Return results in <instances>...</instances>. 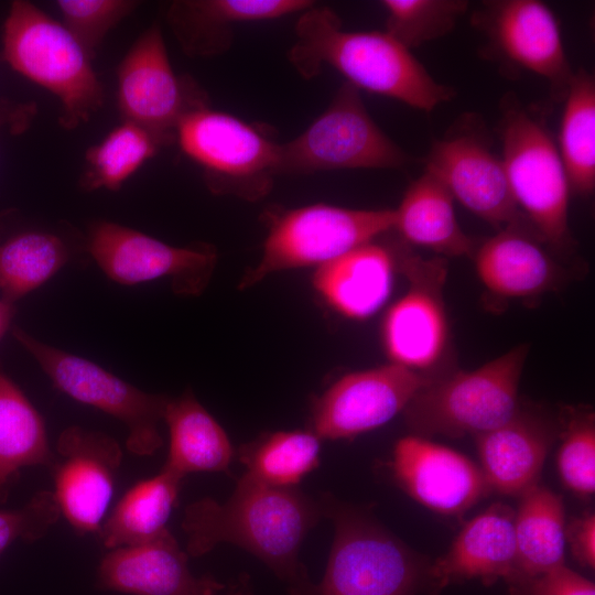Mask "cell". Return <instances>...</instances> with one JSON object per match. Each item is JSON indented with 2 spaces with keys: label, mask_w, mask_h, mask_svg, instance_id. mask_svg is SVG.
Returning <instances> with one entry per match:
<instances>
[{
  "label": "cell",
  "mask_w": 595,
  "mask_h": 595,
  "mask_svg": "<svg viewBox=\"0 0 595 595\" xmlns=\"http://www.w3.org/2000/svg\"><path fill=\"white\" fill-rule=\"evenodd\" d=\"M322 516L320 500L298 488L268 486L244 474L226 501L205 497L185 507V551L201 556L220 543L236 544L286 582L291 595H307L313 584L299 553Z\"/></svg>",
  "instance_id": "cell-1"
},
{
  "label": "cell",
  "mask_w": 595,
  "mask_h": 595,
  "mask_svg": "<svg viewBox=\"0 0 595 595\" xmlns=\"http://www.w3.org/2000/svg\"><path fill=\"white\" fill-rule=\"evenodd\" d=\"M295 35L288 58L306 79L328 65L358 89L423 111H432L455 94L387 32L343 30L339 18L327 7L312 6L301 12Z\"/></svg>",
  "instance_id": "cell-2"
},
{
  "label": "cell",
  "mask_w": 595,
  "mask_h": 595,
  "mask_svg": "<svg viewBox=\"0 0 595 595\" xmlns=\"http://www.w3.org/2000/svg\"><path fill=\"white\" fill-rule=\"evenodd\" d=\"M323 516L334 539L322 582L307 595H414L429 583L430 564L370 513L325 494Z\"/></svg>",
  "instance_id": "cell-3"
},
{
  "label": "cell",
  "mask_w": 595,
  "mask_h": 595,
  "mask_svg": "<svg viewBox=\"0 0 595 595\" xmlns=\"http://www.w3.org/2000/svg\"><path fill=\"white\" fill-rule=\"evenodd\" d=\"M2 60L61 101L58 122L75 129L104 105L91 61L64 25L33 3L15 0L3 23Z\"/></svg>",
  "instance_id": "cell-4"
},
{
  "label": "cell",
  "mask_w": 595,
  "mask_h": 595,
  "mask_svg": "<svg viewBox=\"0 0 595 595\" xmlns=\"http://www.w3.org/2000/svg\"><path fill=\"white\" fill-rule=\"evenodd\" d=\"M530 347L519 344L469 371L436 375L403 410L415 435H479L511 419Z\"/></svg>",
  "instance_id": "cell-5"
},
{
  "label": "cell",
  "mask_w": 595,
  "mask_h": 595,
  "mask_svg": "<svg viewBox=\"0 0 595 595\" xmlns=\"http://www.w3.org/2000/svg\"><path fill=\"white\" fill-rule=\"evenodd\" d=\"M501 161L519 210L553 253L571 255V187L550 133L527 110L511 105L501 121Z\"/></svg>",
  "instance_id": "cell-6"
},
{
  "label": "cell",
  "mask_w": 595,
  "mask_h": 595,
  "mask_svg": "<svg viewBox=\"0 0 595 595\" xmlns=\"http://www.w3.org/2000/svg\"><path fill=\"white\" fill-rule=\"evenodd\" d=\"M394 209H351L314 204L285 210L269 224L262 256L241 278L248 289L269 274L324 266L393 230Z\"/></svg>",
  "instance_id": "cell-7"
},
{
  "label": "cell",
  "mask_w": 595,
  "mask_h": 595,
  "mask_svg": "<svg viewBox=\"0 0 595 595\" xmlns=\"http://www.w3.org/2000/svg\"><path fill=\"white\" fill-rule=\"evenodd\" d=\"M176 141L203 169L212 193L255 202L271 191L280 144L261 128L205 107L180 121Z\"/></svg>",
  "instance_id": "cell-8"
},
{
  "label": "cell",
  "mask_w": 595,
  "mask_h": 595,
  "mask_svg": "<svg viewBox=\"0 0 595 595\" xmlns=\"http://www.w3.org/2000/svg\"><path fill=\"white\" fill-rule=\"evenodd\" d=\"M409 160L371 119L359 89L345 83L303 133L280 144L278 174L399 169Z\"/></svg>",
  "instance_id": "cell-9"
},
{
  "label": "cell",
  "mask_w": 595,
  "mask_h": 595,
  "mask_svg": "<svg viewBox=\"0 0 595 595\" xmlns=\"http://www.w3.org/2000/svg\"><path fill=\"white\" fill-rule=\"evenodd\" d=\"M12 334L56 389L122 422L131 453L152 456L162 446L159 423L170 397L144 392L97 364L44 344L19 327H13Z\"/></svg>",
  "instance_id": "cell-10"
},
{
  "label": "cell",
  "mask_w": 595,
  "mask_h": 595,
  "mask_svg": "<svg viewBox=\"0 0 595 595\" xmlns=\"http://www.w3.org/2000/svg\"><path fill=\"white\" fill-rule=\"evenodd\" d=\"M397 268L409 282L407 292L388 310L382 343L391 364L424 374L436 370L450 348L451 331L444 302L447 260L425 259L403 245L393 248Z\"/></svg>",
  "instance_id": "cell-11"
},
{
  "label": "cell",
  "mask_w": 595,
  "mask_h": 595,
  "mask_svg": "<svg viewBox=\"0 0 595 595\" xmlns=\"http://www.w3.org/2000/svg\"><path fill=\"white\" fill-rule=\"evenodd\" d=\"M117 102L123 121L156 137L164 147L188 113L208 107V97L190 76L174 73L159 23L133 43L117 71Z\"/></svg>",
  "instance_id": "cell-12"
},
{
  "label": "cell",
  "mask_w": 595,
  "mask_h": 595,
  "mask_svg": "<svg viewBox=\"0 0 595 595\" xmlns=\"http://www.w3.org/2000/svg\"><path fill=\"white\" fill-rule=\"evenodd\" d=\"M88 251L112 281L132 285L169 278L173 291L185 296L199 295L207 288L217 262L210 245L173 247L106 220L90 227Z\"/></svg>",
  "instance_id": "cell-13"
},
{
  "label": "cell",
  "mask_w": 595,
  "mask_h": 595,
  "mask_svg": "<svg viewBox=\"0 0 595 595\" xmlns=\"http://www.w3.org/2000/svg\"><path fill=\"white\" fill-rule=\"evenodd\" d=\"M435 376L391 363L348 374L314 400L311 431L321 440H339L375 430L403 412Z\"/></svg>",
  "instance_id": "cell-14"
},
{
  "label": "cell",
  "mask_w": 595,
  "mask_h": 595,
  "mask_svg": "<svg viewBox=\"0 0 595 595\" xmlns=\"http://www.w3.org/2000/svg\"><path fill=\"white\" fill-rule=\"evenodd\" d=\"M54 453L50 469L61 515L80 536L97 532L113 495L120 445L104 432L72 425L60 434Z\"/></svg>",
  "instance_id": "cell-15"
},
{
  "label": "cell",
  "mask_w": 595,
  "mask_h": 595,
  "mask_svg": "<svg viewBox=\"0 0 595 595\" xmlns=\"http://www.w3.org/2000/svg\"><path fill=\"white\" fill-rule=\"evenodd\" d=\"M474 23L507 62L545 78L555 97H565L574 73L548 6L537 0L489 1L474 14Z\"/></svg>",
  "instance_id": "cell-16"
},
{
  "label": "cell",
  "mask_w": 595,
  "mask_h": 595,
  "mask_svg": "<svg viewBox=\"0 0 595 595\" xmlns=\"http://www.w3.org/2000/svg\"><path fill=\"white\" fill-rule=\"evenodd\" d=\"M434 175L465 208L498 230L529 224L519 210L501 159L480 139L455 134L437 140L426 158Z\"/></svg>",
  "instance_id": "cell-17"
},
{
  "label": "cell",
  "mask_w": 595,
  "mask_h": 595,
  "mask_svg": "<svg viewBox=\"0 0 595 595\" xmlns=\"http://www.w3.org/2000/svg\"><path fill=\"white\" fill-rule=\"evenodd\" d=\"M391 467L413 499L440 513H462L490 491L468 457L415 434L397 442Z\"/></svg>",
  "instance_id": "cell-18"
},
{
  "label": "cell",
  "mask_w": 595,
  "mask_h": 595,
  "mask_svg": "<svg viewBox=\"0 0 595 595\" xmlns=\"http://www.w3.org/2000/svg\"><path fill=\"white\" fill-rule=\"evenodd\" d=\"M187 560L166 528L142 543L110 550L97 567L96 586L131 595H216L225 588L210 575H193Z\"/></svg>",
  "instance_id": "cell-19"
},
{
  "label": "cell",
  "mask_w": 595,
  "mask_h": 595,
  "mask_svg": "<svg viewBox=\"0 0 595 595\" xmlns=\"http://www.w3.org/2000/svg\"><path fill=\"white\" fill-rule=\"evenodd\" d=\"M527 223L508 226L472 255L476 274L493 298L530 300L560 288L564 268ZM551 251V250H550Z\"/></svg>",
  "instance_id": "cell-20"
},
{
  "label": "cell",
  "mask_w": 595,
  "mask_h": 595,
  "mask_svg": "<svg viewBox=\"0 0 595 595\" xmlns=\"http://www.w3.org/2000/svg\"><path fill=\"white\" fill-rule=\"evenodd\" d=\"M515 510L495 504L468 521L448 551L430 564L429 584L440 591L453 582L482 578L511 581L515 572Z\"/></svg>",
  "instance_id": "cell-21"
},
{
  "label": "cell",
  "mask_w": 595,
  "mask_h": 595,
  "mask_svg": "<svg viewBox=\"0 0 595 595\" xmlns=\"http://www.w3.org/2000/svg\"><path fill=\"white\" fill-rule=\"evenodd\" d=\"M554 433L549 419L519 407L507 422L476 435L480 469L490 490L520 496L538 484Z\"/></svg>",
  "instance_id": "cell-22"
},
{
  "label": "cell",
  "mask_w": 595,
  "mask_h": 595,
  "mask_svg": "<svg viewBox=\"0 0 595 595\" xmlns=\"http://www.w3.org/2000/svg\"><path fill=\"white\" fill-rule=\"evenodd\" d=\"M313 3L309 0H182L170 6L166 20L187 55L209 57L230 47L236 24L303 12Z\"/></svg>",
  "instance_id": "cell-23"
},
{
  "label": "cell",
  "mask_w": 595,
  "mask_h": 595,
  "mask_svg": "<svg viewBox=\"0 0 595 595\" xmlns=\"http://www.w3.org/2000/svg\"><path fill=\"white\" fill-rule=\"evenodd\" d=\"M396 269L393 248L370 241L318 267L313 285L339 314L366 320L389 299Z\"/></svg>",
  "instance_id": "cell-24"
},
{
  "label": "cell",
  "mask_w": 595,
  "mask_h": 595,
  "mask_svg": "<svg viewBox=\"0 0 595 595\" xmlns=\"http://www.w3.org/2000/svg\"><path fill=\"white\" fill-rule=\"evenodd\" d=\"M454 198L431 173H424L407 188L394 209V226L402 242L433 250L441 257H472L476 245L461 228Z\"/></svg>",
  "instance_id": "cell-25"
},
{
  "label": "cell",
  "mask_w": 595,
  "mask_h": 595,
  "mask_svg": "<svg viewBox=\"0 0 595 595\" xmlns=\"http://www.w3.org/2000/svg\"><path fill=\"white\" fill-rule=\"evenodd\" d=\"M515 511V572L512 589L564 564L565 524L560 496L536 484L520 495Z\"/></svg>",
  "instance_id": "cell-26"
},
{
  "label": "cell",
  "mask_w": 595,
  "mask_h": 595,
  "mask_svg": "<svg viewBox=\"0 0 595 595\" xmlns=\"http://www.w3.org/2000/svg\"><path fill=\"white\" fill-rule=\"evenodd\" d=\"M163 420L170 447L162 468L182 479L195 472H228L234 456L231 443L191 391L169 399Z\"/></svg>",
  "instance_id": "cell-27"
},
{
  "label": "cell",
  "mask_w": 595,
  "mask_h": 595,
  "mask_svg": "<svg viewBox=\"0 0 595 595\" xmlns=\"http://www.w3.org/2000/svg\"><path fill=\"white\" fill-rule=\"evenodd\" d=\"M51 450L43 418L20 388L0 371V506L32 466L51 468Z\"/></svg>",
  "instance_id": "cell-28"
},
{
  "label": "cell",
  "mask_w": 595,
  "mask_h": 595,
  "mask_svg": "<svg viewBox=\"0 0 595 595\" xmlns=\"http://www.w3.org/2000/svg\"><path fill=\"white\" fill-rule=\"evenodd\" d=\"M181 484V477L164 468L136 483L100 524L97 531L100 543L109 550L130 547L166 529Z\"/></svg>",
  "instance_id": "cell-29"
},
{
  "label": "cell",
  "mask_w": 595,
  "mask_h": 595,
  "mask_svg": "<svg viewBox=\"0 0 595 595\" xmlns=\"http://www.w3.org/2000/svg\"><path fill=\"white\" fill-rule=\"evenodd\" d=\"M561 120L559 152L570 187L588 196L595 188V82L585 69L573 74Z\"/></svg>",
  "instance_id": "cell-30"
},
{
  "label": "cell",
  "mask_w": 595,
  "mask_h": 595,
  "mask_svg": "<svg viewBox=\"0 0 595 595\" xmlns=\"http://www.w3.org/2000/svg\"><path fill=\"white\" fill-rule=\"evenodd\" d=\"M320 437L312 431H281L239 450L249 477L264 485L292 488L320 462Z\"/></svg>",
  "instance_id": "cell-31"
},
{
  "label": "cell",
  "mask_w": 595,
  "mask_h": 595,
  "mask_svg": "<svg viewBox=\"0 0 595 595\" xmlns=\"http://www.w3.org/2000/svg\"><path fill=\"white\" fill-rule=\"evenodd\" d=\"M162 147L151 132L122 120L98 144L86 151L79 185L84 191H119Z\"/></svg>",
  "instance_id": "cell-32"
},
{
  "label": "cell",
  "mask_w": 595,
  "mask_h": 595,
  "mask_svg": "<svg viewBox=\"0 0 595 595\" xmlns=\"http://www.w3.org/2000/svg\"><path fill=\"white\" fill-rule=\"evenodd\" d=\"M69 258L65 242L42 231H26L0 244L1 299L13 304L51 279Z\"/></svg>",
  "instance_id": "cell-33"
},
{
  "label": "cell",
  "mask_w": 595,
  "mask_h": 595,
  "mask_svg": "<svg viewBox=\"0 0 595 595\" xmlns=\"http://www.w3.org/2000/svg\"><path fill=\"white\" fill-rule=\"evenodd\" d=\"M386 31L408 50L450 33L468 9L464 0H383Z\"/></svg>",
  "instance_id": "cell-34"
},
{
  "label": "cell",
  "mask_w": 595,
  "mask_h": 595,
  "mask_svg": "<svg viewBox=\"0 0 595 595\" xmlns=\"http://www.w3.org/2000/svg\"><path fill=\"white\" fill-rule=\"evenodd\" d=\"M563 429L558 454L560 476L571 490L589 496L595 490L594 413L583 408H572Z\"/></svg>",
  "instance_id": "cell-35"
},
{
  "label": "cell",
  "mask_w": 595,
  "mask_h": 595,
  "mask_svg": "<svg viewBox=\"0 0 595 595\" xmlns=\"http://www.w3.org/2000/svg\"><path fill=\"white\" fill-rule=\"evenodd\" d=\"M134 0H58L64 28L91 61L106 34L138 6Z\"/></svg>",
  "instance_id": "cell-36"
},
{
  "label": "cell",
  "mask_w": 595,
  "mask_h": 595,
  "mask_svg": "<svg viewBox=\"0 0 595 595\" xmlns=\"http://www.w3.org/2000/svg\"><path fill=\"white\" fill-rule=\"evenodd\" d=\"M61 510L53 491L40 490L18 509H0V555L13 542L42 539L58 521Z\"/></svg>",
  "instance_id": "cell-37"
},
{
  "label": "cell",
  "mask_w": 595,
  "mask_h": 595,
  "mask_svg": "<svg viewBox=\"0 0 595 595\" xmlns=\"http://www.w3.org/2000/svg\"><path fill=\"white\" fill-rule=\"evenodd\" d=\"M513 592L519 595H595V586L563 564L524 582Z\"/></svg>",
  "instance_id": "cell-38"
},
{
  "label": "cell",
  "mask_w": 595,
  "mask_h": 595,
  "mask_svg": "<svg viewBox=\"0 0 595 595\" xmlns=\"http://www.w3.org/2000/svg\"><path fill=\"white\" fill-rule=\"evenodd\" d=\"M567 536L573 554L581 564L588 567L595 565V517L586 515L571 523Z\"/></svg>",
  "instance_id": "cell-39"
},
{
  "label": "cell",
  "mask_w": 595,
  "mask_h": 595,
  "mask_svg": "<svg viewBox=\"0 0 595 595\" xmlns=\"http://www.w3.org/2000/svg\"><path fill=\"white\" fill-rule=\"evenodd\" d=\"M36 112L33 104H13L0 100V130L8 126L12 132H22L26 129Z\"/></svg>",
  "instance_id": "cell-40"
},
{
  "label": "cell",
  "mask_w": 595,
  "mask_h": 595,
  "mask_svg": "<svg viewBox=\"0 0 595 595\" xmlns=\"http://www.w3.org/2000/svg\"><path fill=\"white\" fill-rule=\"evenodd\" d=\"M13 314V304L0 299V340L9 329Z\"/></svg>",
  "instance_id": "cell-41"
},
{
  "label": "cell",
  "mask_w": 595,
  "mask_h": 595,
  "mask_svg": "<svg viewBox=\"0 0 595 595\" xmlns=\"http://www.w3.org/2000/svg\"><path fill=\"white\" fill-rule=\"evenodd\" d=\"M228 595H247L245 589H234Z\"/></svg>",
  "instance_id": "cell-42"
}]
</instances>
